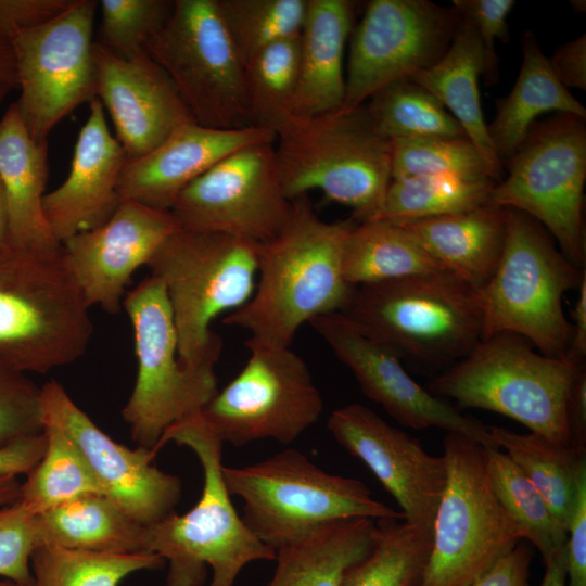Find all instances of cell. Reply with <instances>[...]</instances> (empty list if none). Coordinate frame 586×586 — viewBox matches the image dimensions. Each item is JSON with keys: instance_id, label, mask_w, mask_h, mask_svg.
<instances>
[{"instance_id": "obj_1", "label": "cell", "mask_w": 586, "mask_h": 586, "mask_svg": "<svg viewBox=\"0 0 586 586\" xmlns=\"http://www.w3.org/2000/svg\"><path fill=\"white\" fill-rule=\"evenodd\" d=\"M357 222L327 221L308 195L292 201L280 232L258 246V281L252 297L222 322L250 339L291 346L298 329L314 318L343 313L354 293L343 271L346 240Z\"/></svg>"}, {"instance_id": "obj_2", "label": "cell", "mask_w": 586, "mask_h": 586, "mask_svg": "<svg viewBox=\"0 0 586 586\" xmlns=\"http://www.w3.org/2000/svg\"><path fill=\"white\" fill-rule=\"evenodd\" d=\"M168 442L189 447L203 471L199 501L187 513L175 512L144 525L143 549L168 562L165 586H233L241 570L257 560H275L276 550L262 543L237 512L222 477V442L201 412L169 428L156 446Z\"/></svg>"}, {"instance_id": "obj_3", "label": "cell", "mask_w": 586, "mask_h": 586, "mask_svg": "<svg viewBox=\"0 0 586 586\" xmlns=\"http://www.w3.org/2000/svg\"><path fill=\"white\" fill-rule=\"evenodd\" d=\"M275 133L276 169L290 201L320 190L349 207L356 222L377 216L392 181L393 143L377 130L365 104L292 115Z\"/></svg>"}, {"instance_id": "obj_4", "label": "cell", "mask_w": 586, "mask_h": 586, "mask_svg": "<svg viewBox=\"0 0 586 586\" xmlns=\"http://www.w3.org/2000/svg\"><path fill=\"white\" fill-rule=\"evenodd\" d=\"M584 364L536 352L524 337L497 333L430 381L428 391L457 409L500 413L531 432L570 446L568 405Z\"/></svg>"}, {"instance_id": "obj_5", "label": "cell", "mask_w": 586, "mask_h": 586, "mask_svg": "<svg viewBox=\"0 0 586 586\" xmlns=\"http://www.w3.org/2000/svg\"><path fill=\"white\" fill-rule=\"evenodd\" d=\"M259 243L208 231L179 229L148 264L165 286L184 366L215 367L222 349L212 321L234 311L253 295Z\"/></svg>"}, {"instance_id": "obj_6", "label": "cell", "mask_w": 586, "mask_h": 586, "mask_svg": "<svg viewBox=\"0 0 586 586\" xmlns=\"http://www.w3.org/2000/svg\"><path fill=\"white\" fill-rule=\"evenodd\" d=\"M343 314L399 357L429 366L449 367L482 340L477 290L447 271L356 286Z\"/></svg>"}, {"instance_id": "obj_7", "label": "cell", "mask_w": 586, "mask_h": 586, "mask_svg": "<svg viewBox=\"0 0 586 586\" xmlns=\"http://www.w3.org/2000/svg\"><path fill=\"white\" fill-rule=\"evenodd\" d=\"M506 211L500 258L489 280L477 290L482 340L513 333L545 355L564 356L572 324L562 301L569 290L578 289L585 268L566 258L537 220L513 208Z\"/></svg>"}, {"instance_id": "obj_8", "label": "cell", "mask_w": 586, "mask_h": 586, "mask_svg": "<svg viewBox=\"0 0 586 586\" xmlns=\"http://www.w3.org/2000/svg\"><path fill=\"white\" fill-rule=\"evenodd\" d=\"M222 477L230 495L243 500L245 525L275 550L340 519L405 520L361 481L328 473L294 448L253 464L222 467Z\"/></svg>"}, {"instance_id": "obj_9", "label": "cell", "mask_w": 586, "mask_h": 586, "mask_svg": "<svg viewBox=\"0 0 586 586\" xmlns=\"http://www.w3.org/2000/svg\"><path fill=\"white\" fill-rule=\"evenodd\" d=\"M62 254L0 251V366L46 373L80 358L93 326Z\"/></svg>"}, {"instance_id": "obj_10", "label": "cell", "mask_w": 586, "mask_h": 586, "mask_svg": "<svg viewBox=\"0 0 586 586\" xmlns=\"http://www.w3.org/2000/svg\"><path fill=\"white\" fill-rule=\"evenodd\" d=\"M443 448L447 479L420 586H466L524 539L493 488L484 447L451 432Z\"/></svg>"}, {"instance_id": "obj_11", "label": "cell", "mask_w": 586, "mask_h": 586, "mask_svg": "<svg viewBox=\"0 0 586 586\" xmlns=\"http://www.w3.org/2000/svg\"><path fill=\"white\" fill-rule=\"evenodd\" d=\"M123 306L132 326L138 373L123 418L138 446L156 454L165 432L200 413L218 392L215 367L184 366L171 307L153 276L128 292Z\"/></svg>"}, {"instance_id": "obj_12", "label": "cell", "mask_w": 586, "mask_h": 586, "mask_svg": "<svg viewBox=\"0 0 586 586\" xmlns=\"http://www.w3.org/2000/svg\"><path fill=\"white\" fill-rule=\"evenodd\" d=\"M165 72L195 123L221 129L251 126L245 63L216 0H176L144 47Z\"/></svg>"}, {"instance_id": "obj_13", "label": "cell", "mask_w": 586, "mask_h": 586, "mask_svg": "<svg viewBox=\"0 0 586 586\" xmlns=\"http://www.w3.org/2000/svg\"><path fill=\"white\" fill-rule=\"evenodd\" d=\"M508 175L495 184L491 204L537 220L560 251L585 268V117L558 114L534 124L505 164Z\"/></svg>"}, {"instance_id": "obj_14", "label": "cell", "mask_w": 586, "mask_h": 586, "mask_svg": "<svg viewBox=\"0 0 586 586\" xmlns=\"http://www.w3.org/2000/svg\"><path fill=\"white\" fill-rule=\"evenodd\" d=\"M241 371L201 411L222 443L243 446L265 438L291 444L313 426L323 399L305 360L290 346L252 339Z\"/></svg>"}, {"instance_id": "obj_15", "label": "cell", "mask_w": 586, "mask_h": 586, "mask_svg": "<svg viewBox=\"0 0 586 586\" xmlns=\"http://www.w3.org/2000/svg\"><path fill=\"white\" fill-rule=\"evenodd\" d=\"M98 1L74 0L59 15L11 42L20 116L36 142L79 105L97 99L93 22Z\"/></svg>"}, {"instance_id": "obj_16", "label": "cell", "mask_w": 586, "mask_h": 586, "mask_svg": "<svg viewBox=\"0 0 586 586\" xmlns=\"http://www.w3.org/2000/svg\"><path fill=\"white\" fill-rule=\"evenodd\" d=\"M460 15L428 0H372L349 36L341 111L365 104L380 89L435 64Z\"/></svg>"}, {"instance_id": "obj_17", "label": "cell", "mask_w": 586, "mask_h": 586, "mask_svg": "<svg viewBox=\"0 0 586 586\" xmlns=\"http://www.w3.org/2000/svg\"><path fill=\"white\" fill-rule=\"evenodd\" d=\"M291 207L277 174L273 140L222 158L182 190L170 212L181 229L264 243L284 227Z\"/></svg>"}, {"instance_id": "obj_18", "label": "cell", "mask_w": 586, "mask_h": 586, "mask_svg": "<svg viewBox=\"0 0 586 586\" xmlns=\"http://www.w3.org/2000/svg\"><path fill=\"white\" fill-rule=\"evenodd\" d=\"M308 324L351 370L361 392L399 424L415 430L437 428L462 434L485 448H497L488 425L463 416L418 384L394 351L367 335L343 313L316 317Z\"/></svg>"}, {"instance_id": "obj_19", "label": "cell", "mask_w": 586, "mask_h": 586, "mask_svg": "<svg viewBox=\"0 0 586 586\" xmlns=\"http://www.w3.org/2000/svg\"><path fill=\"white\" fill-rule=\"evenodd\" d=\"M41 407L43 423L56 425L74 442L104 496L132 519L150 525L175 512L181 481L153 463V450L141 446L131 449L112 440L54 380L41 386Z\"/></svg>"}, {"instance_id": "obj_20", "label": "cell", "mask_w": 586, "mask_h": 586, "mask_svg": "<svg viewBox=\"0 0 586 586\" xmlns=\"http://www.w3.org/2000/svg\"><path fill=\"white\" fill-rule=\"evenodd\" d=\"M327 429L395 498L404 521L433 535L447 479L445 458L428 454L419 440L358 403L333 410Z\"/></svg>"}, {"instance_id": "obj_21", "label": "cell", "mask_w": 586, "mask_h": 586, "mask_svg": "<svg viewBox=\"0 0 586 586\" xmlns=\"http://www.w3.org/2000/svg\"><path fill=\"white\" fill-rule=\"evenodd\" d=\"M181 229L171 212L123 200L111 218L62 244V256L86 304L116 314L133 272Z\"/></svg>"}, {"instance_id": "obj_22", "label": "cell", "mask_w": 586, "mask_h": 586, "mask_svg": "<svg viewBox=\"0 0 586 586\" xmlns=\"http://www.w3.org/2000/svg\"><path fill=\"white\" fill-rule=\"evenodd\" d=\"M97 99L105 105L127 161L163 143L178 127L194 122L165 72L145 52L116 56L95 41Z\"/></svg>"}, {"instance_id": "obj_23", "label": "cell", "mask_w": 586, "mask_h": 586, "mask_svg": "<svg viewBox=\"0 0 586 586\" xmlns=\"http://www.w3.org/2000/svg\"><path fill=\"white\" fill-rule=\"evenodd\" d=\"M273 140L275 132L267 128L221 129L189 122L146 155L126 162L118 182L120 199L170 212L182 190L222 158Z\"/></svg>"}, {"instance_id": "obj_24", "label": "cell", "mask_w": 586, "mask_h": 586, "mask_svg": "<svg viewBox=\"0 0 586 586\" xmlns=\"http://www.w3.org/2000/svg\"><path fill=\"white\" fill-rule=\"evenodd\" d=\"M89 105L71 171L60 187L43 198L46 219L61 244L106 222L122 202L118 182L126 153L109 130L102 103L94 99Z\"/></svg>"}, {"instance_id": "obj_25", "label": "cell", "mask_w": 586, "mask_h": 586, "mask_svg": "<svg viewBox=\"0 0 586 586\" xmlns=\"http://www.w3.org/2000/svg\"><path fill=\"white\" fill-rule=\"evenodd\" d=\"M48 141L36 142L16 106L0 120V180L9 216L10 247L28 255L52 258L62 254L43 212L48 180Z\"/></svg>"}, {"instance_id": "obj_26", "label": "cell", "mask_w": 586, "mask_h": 586, "mask_svg": "<svg viewBox=\"0 0 586 586\" xmlns=\"http://www.w3.org/2000/svg\"><path fill=\"white\" fill-rule=\"evenodd\" d=\"M355 2L307 0L298 36V80L292 113L315 116L341 109L344 53L354 28Z\"/></svg>"}, {"instance_id": "obj_27", "label": "cell", "mask_w": 586, "mask_h": 586, "mask_svg": "<svg viewBox=\"0 0 586 586\" xmlns=\"http://www.w3.org/2000/svg\"><path fill=\"white\" fill-rule=\"evenodd\" d=\"M429 255L476 290L494 273L507 229V211L492 204L471 211L400 224Z\"/></svg>"}, {"instance_id": "obj_28", "label": "cell", "mask_w": 586, "mask_h": 586, "mask_svg": "<svg viewBox=\"0 0 586 586\" xmlns=\"http://www.w3.org/2000/svg\"><path fill=\"white\" fill-rule=\"evenodd\" d=\"M461 18V17H460ZM484 72V50L474 26L461 18L444 55L410 80L433 94L459 123L498 183L502 165L493 148L481 106L479 77Z\"/></svg>"}, {"instance_id": "obj_29", "label": "cell", "mask_w": 586, "mask_h": 586, "mask_svg": "<svg viewBox=\"0 0 586 586\" xmlns=\"http://www.w3.org/2000/svg\"><path fill=\"white\" fill-rule=\"evenodd\" d=\"M548 112L586 117L585 106L555 76L538 40L528 30L522 38V64L515 84L496 102V113L487 125L502 167L526 138L535 118Z\"/></svg>"}, {"instance_id": "obj_30", "label": "cell", "mask_w": 586, "mask_h": 586, "mask_svg": "<svg viewBox=\"0 0 586 586\" xmlns=\"http://www.w3.org/2000/svg\"><path fill=\"white\" fill-rule=\"evenodd\" d=\"M378 534L377 521L369 518L326 523L276 550L277 566L267 586H342Z\"/></svg>"}, {"instance_id": "obj_31", "label": "cell", "mask_w": 586, "mask_h": 586, "mask_svg": "<svg viewBox=\"0 0 586 586\" xmlns=\"http://www.w3.org/2000/svg\"><path fill=\"white\" fill-rule=\"evenodd\" d=\"M35 526L36 547L145 553L144 525L103 495L82 496L36 514Z\"/></svg>"}, {"instance_id": "obj_32", "label": "cell", "mask_w": 586, "mask_h": 586, "mask_svg": "<svg viewBox=\"0 0 586 586\" xmlns=\"http://www.w3.org/2000/svg\"><path fill=\"white\" fill-rule=\"evenodd\" d=\"M488 431L494 445L506 450L568 532L579 485L586 480V455L533 432L520 434L497 425Z\"/></svg>"}, {"instance_id": "obj_33", "label": "cell", "mask_w": 586, "mask_h": 586, "mask_svg": "<svg viewBox=\"0 0 586 586\" xmlns=\"http://www.w3.org/2000/svg\"><path fill=\"white\" fill-rule=\"evenodd\" d=\"M343 271L356 288L444 270L404 226L372 219L357 222L351 231Z\"/></svg>"}, {"instance_id": "obj_34", "label": "cell", "mask_w": 586, "mask_h": 586, "mask_svg": "<svg viewBox=\"0 0 586 586\" xmlns=\"http://www.w3.org/2000/svg\"><path fill=\"white\" fill-rule=\"evenodd\" d=\"M495 184L453 175L393 178L373 219L403 224L471 211L491 204Z\"/></svg>"}, {"instance_id": "obj_35", "label": "cell", "mask_w": 586, "mask_h": 586, "mask_svg": "<svg viewBox=\"0 0 586 586\" xmlns=\"http://www.w3.org/2000/svg\"><path fill=\"white\" fill-rule=\"evenodd\" d=\"M46 451L21 484L20 501L34 514L103 489L74 442L56 425L44 423Z\"/></svg>"}, {"instance_id": "obj_36", "label": "cell", "mask_w": 586, "mask_h": 586, "mask_svg": "<svg viewBox=\"0 0 586 586\" xmlns=\"http://www.w3.org/2000/svg\"><path fill=\"white\" fill-rule=\"evenodd\" d=\"M365 107L377 130L391 141L466 137L459 123L428 90L410 79L393 82Z\"/></svg>"}, {"instance_id": "obj_37", "label": "cell", "mask_w": 586, "mask_h": 586, "mask_svg": "<svg viewBox=\"0 0 586 586\" xmlns=\"http://www.w3.org/2000/svg\"><path fill=\"white\" fill-rule=\"evenodd\" d=\"M371 551L353 565L342 586H420L433 535L396 519L377 520Z\"/></svg>"}, {"instance_id": "obj_38", "label": "cell", "mask_w": 586, "mask_h": 586, "mask_svg": "<svg viewBox=\"0 0 586 586\" xmlns=\"http://www.w3.org/2000/svg\"><path fill=\"white\" fill-rule=\"evenodd\" d=\"M486 469L506 511L547 562L565 547L568 532L557 522L544 497L521 469L499 448H485Z\"/></svg>"}, {"instance_id": "obj_39", "label": "cell", "mask_w": 586, "mask_h": 586, "mask_svg": "<svg viewBox=\"0 0 586 586\" xmlns=\"http://www.w3.org/2000/svg\"><path fill=\"white\" fill-rule=\"evenodd\" d=\"M165 562L152 553H104L56 546H37L30 556L34 586H118L137 571Z\"/></svg>"}, {"instance_id": "obj_40", "label": "cell", "mask_w": 586, "mask_h": 586, "mask_svg": "<svg viewBox=\"0 0 586 586\" xmlns=\"http://www.w3.org/2000/svg\"><path fill=\"white\" fill-rule=\"evenodd\" d=\"M245 76L251 126L276 132L293 115L298 37L276 42L255 54L245 64Z\"/></svg>"}, {"instance_id": "obj_41", "label": "cell", "mask_w": 586, "mask_h": 586, "mask_svg": "<svg viewBox=\"0 0 586 586\" xmlns=\"http://www.w3.org/2000/svg\"><path fill=\"white\" fill-rule=\"evenodd\" d=\"M219 14L246 64L265 48L300 36L307 0H216Z\"/></svg>"}, {"instance_id": "obj_42", "label": "cell", "mask_w": 586, "mask_h": 586, "mask_svg": "<svg viewBox=\"0 0 586 586\" xmlns=\"http://www.w3.org/2000/svg\"><path fill=\"white\" fill-rule=\"evenodd\" d=\"M392 179L453 175L489 178L493 173L467 138H418L392 141Z\"/></svg>"}, {"instance_id": "obj_43", "label": "cell", "mask_w": 586, "mask_h": 586, "mask_svg": "<svg viewBox=\"0 0 586 586\" xmlns=\"http://www.w3.org/2000/svg\"><path fill=\"white\" fill-rule=\"evenodd\" d=\"M173 2L101 0V26L95 42L125 60L142 55L149 38L169 16Z\"/></svg>"}, {"instance_id": "obj_44", "label": "cell", "mask_w": 586, "mask_h": 586, "mask_svg": "<svg viewBox=\"0 0 586 586\" xmlns=\"http://www.w3.org/2000/svg\"><path fill=\"white\" fill-rule=\"evenodd\" d=\"M41 387L0 366V446L43 431Z\"/></svg>"}, {"instance_id": "obj_45", "label": "cell", "mask_w": 586, "mask_h": 586, "mask_svg": "<svg viewBox=\"0 0 586 586\" xmlns=\"http://www.w3.org/2000/svg\"><path fill=\"white\" fill-rule=\"evenodd\" d=\"M35 515L20 500L0 509V576L18 586H34Z\"/></svg>"}, {"instance_id": "obj_46", "label": "cell", "mask_w": 586, "mask_h": 586, "mask_svg": "<svg viewBox=\"0 0 586 586\" xmlns=\"http://www.w3.org/2000/svg\"><path fill=\"white\" fill-rule=\"evenodd\" d=\"M514 3L513 0H453V7L460 17L469 21L481 38L484 50L483 75L488 85L498 80L495 40L508 41L507 17Z\"/></svg>"}, {"instance_id": "obj_47", "label": "cell", "mask_w": 586, "mask_h": 586, "mask_svg": "<svg viewBox=\"0 0 586 586\" xmlns=\"http://www.w3.org/2000/svg\"><path fill=\"white\" fill-rule=\"evenodd\" d=\"M74 0H0V43L11 44L23 30L66 10Z\"/></svg>"}, {"instance_id": "obj_48", "label": "cell", "mask_w": 586, "mask_h": 586, "mask_svg": "<svg viewBox=\"0 0 586 586\" xmlns=\"http://www.w3.org/2000/svg\"><path fill=\"white\" fill-rule=\"evenodd\" d=\"M533 548L517 544L466 586H528Z\"/></svg>"}, {"instance_id": "obj_49", "label": "cell", "mask_w": 586, "mask_h": 586, "mask_svg": "<svg viewBox=\"0 0 586 586\" xmlns=\"http://www.w3.org/2000/svg\"><path fill=\"white\" fill-rule=\"evenodd\" d=\"M566 582L568 586H586V480L579 485L568 527Z\"/></svg>"}, {"instance_id": "obj_50", "label": "cell", "mask_w": 586, "mask_h": 586, "mask_svg": "<svg viewBox=\"0 0 586 586\" xmlns=\"http://www.w3.org/2000/svg\"><path fill=\"white\" fill-rule=\"evenodd\" d=\"M46 446L43 431L0 446V479L29 473L42 458Z\"/></svg>"}, {"instance_id": "obj_51", "label": "cell", "mask_w": 586, "mask_h": 586, "mask_svg": "<svg viewBox=\"0 0 586 586\" xmlns=\"http://www.w3.org/2000/svg\"><path fill=\"white\" fill-rule=\"evenodd\" d=\"M549 65L558 80L566 88L586 90V35L560 46Z\"/></svg>"}, {"instance_id": "obj_52", "label": "cell", "mask_w": 586, "mask_h": 586, "mask_svg": "<svg viewBox=\"0 0 586 586\" xmlns=\"http://www.w3.org/2000/svg\"><path fill=\"white\" fill-rule=\"evenodd\" d=\"M570 447L586 455V371L583 369L572 386L568 405Z\"/></svg>"}, {"instance_id": "obj_53", "label": "cell", "mask_w": 586, "mask_h": 586, "mask_svg": "<svg viewBox=\"0 0 586 586\" xmlns=\"http://www.w3.org/2000/svg\"><path fill=\"white\" fill-rule=\"evenodd\" d=\"M572 336L565 357L584 364L586 355V275L578 286V297L572 313Z\"/></svg>"}, {"instance_id": "obj_54", "label": "cell", "mask_w": 586, "mask_h": 586, "mask_svg": "<svg viewBox=\"0 0 586 586\" xmlns=\"http://www.w3.org/2000/svg\"><path fill=\"white\" fill-rule=\"evenodd\" d=\"M545 566L540 586H566V544L562 550L545 562Z\"/></svg>"}, {"instance_id": "obj_55", "label": "cell", "mask_w": 586, "mask_h": 586, "mask_svg": "<svg viewBox=\"0 0 586 586\" xmlns=\"http://www.w3.org/2000/svg\"><path fill=\"white\" fill-rule=\"evenodd\" d=\"M0 85L17 88L15 59L11 46L0 43Z\"/></svg>"}, {"instance_id": "obj_56", "label": "cell", "mask_w": 586, "mask_h": 586, "mask_svg": "<svg viewBox=\"0 0 586 586\" xmlns=\"http://www.w3.org/2000/svg\"><path fill=\"white\" fill-rule=\"evenodd\" d=\"M21 484L17 476L0 479V509L20 500Z\"/></svg>"}, {"instance_id": "obj_57", "label": "cell", "mask_w": 586, "mask_h": 586, "mask_svg": "<svg viewBox=\"0 0 586 586\" xmlns=\"http://www.w3.org/2000/svg\"><path fill=\"white\" fill-rule=\"evenodd\" d=\"M10 247L9 216L5 193L0 180V251Z\"/></svg>"}, {"instance_id": "obj_58", "label": "cell", "mask_w": 586, "mask_h": 586, "mask_svg": "<svg viewBox=\"0 0 586 586\" xmlns=\"http://www.w3.org/2000/svg\"><path fill=\"white\" fill-rule=\"evenodd\" d=\"M572 9L575 12L582 13L585 12L586 9V2L584 0H573L570 1Z\"/></svg>"}, {"instance_id": "obj_59", "label": "cell", "mask_w": 586, "mask_h": 586, "mask_svg": "<svg viewBox=\"0 0 586 586\" xmlns=\"http://www.w3.org/2000/svg\"><path fill=\"white\" fill-rule=\"evenodd\" d=\"M8 90H10L9 87L0 85V101L2 100Z\"/></svg>"}, {"instance_id": "obj_60", "label": "cell", "mask_w": 586, "mask_h": 586, "mask_svg": "<svg viewBox=\"0 0 586 586\" xmlns=\"http://www.w3.org/2000/svg\"><path fill=\"white\" fill-rule=\"evenodd\" d=\"M0 586H18V585L15 584V583L12 582V581L4 579V581L0 582Z\"/></svg>"}]
</instances>
